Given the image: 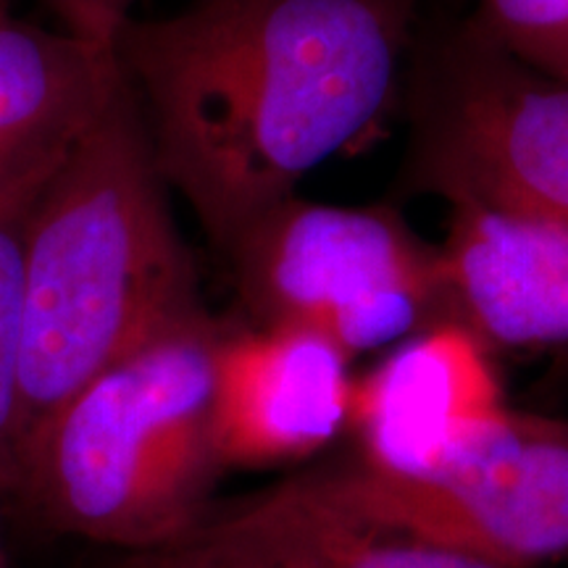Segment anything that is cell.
I'll use <instances>...</instances> for the list:
<instances>
[{
  "label": "cell",
  "instance_id": "obj_8",
  "mask_svg": "<svg viewBox=\"0 0 568 568\" xmlns=\"http://www.w3.org/2000/svg\"><path fill=\"white\" fill-rule=\"evenodd\" d=\"M351 355L295 324L222 322L213 439L224 468L297 464L347 429Z\"/></svg>",
  "mask_w": 568,
  "mask_h": 568
},
{
  "label": "cell",
  "instance_id": "obj_11",
  "mask_svg": "<svg viewBox=\"0 0 568 568\" xmlns=\"http://www.w3.org/2000/svg\"><path fill=\"white\" fill-rule=\"evenodd\" d=\"M119 88L113 42L45 30L0 6V190L67 151Z\"/></svg>",
  "mask_w": 568,
  "mask_h": 568
},
{
  "label": "cell",
  "instance_id": "obj_7",
  "mask_svg": "<svg viewBox=\"0 0 568 568\" xmlns=\"http://www.w3.org/2000/svg\"><path fill=\"white\" fill-rule=\"evenodd\" d=\"M508 410L493 347L445 318L353 382V460L389 477H424L481 443Z\"/></svg>",
  "mask_w": 568,
  "mask_h": 568
},
{
  "label": "cell",
  "instance_id": "obj_6",
  "mask_svg": "<svg viewBox=\"0 0 568 568\" xmlns=\"http://www.w3.org/2000/svg\"><path fill=\"white\" fill-rule=\"evenodd\" d=\"M406 180L450 205L568 226V82L468 21L416 74Z\"/></svg>",
  "mask_w": 568,
  "mask_h": 568
},
{
  "label": "cell",
  "instance_id": "obj_16",
  "mask_svg": "<svg viewBox=\"0 0 568 568\" xmlns=\"http://www.w3.org/2000/svg\"><path fill=\"white\" fill-rule=\"evenodd\" d=\"M6 564H9V560H6V548H3V537H0V568H6Z\"/></svg>",
  "mask_w": 568,
  "mask_h": 568
},
{
  "label": "cell",
  "instance_id": "obj_13",
  "mask_svg": "<svg viewBox=\"0 0 568 568\" xmlns=\"http://www.w3.org/2000/svg\"><path fill=\"white\" fill-rule=\"evenodd\" d=\"M471 21L514 59L568 82V0H479Z\"/></svg>",
  "mask_w": 568,
  "mask_h": 568
},
{
  "label": "cell",
  "instance_id": "obj_12",
  "mask_svg": "<svg viewBox=\"0 0 568 568\" xmlns=\"http://www.w3.org/2000/svg\"><path fill=\"white\" fill-rule=\"evenodd\" d=\"M63 153L38 163L0 190V493H13L17 487L21 272L27 224L40 190L45 187Z\"/></svg>",
  "mask_w": 568,
  "mask_h": 568
},
{
  "label": "cell",
  "instance_id": "obj_9",
  "mask_svg": "<svg viewBox=\"0 0 568 568\" xmlns=\"http://www.w3.org/2000/svg\"><path fill=\"white\" fill-rule=\"evenodd\" d=\"M439 247L450 318L493 351L568 345V226L450 205Z\"/></svg>",
  "mask_w": 568,
  "mask_h": 568
},
{
  "label": "cell",
  "instance_id": "obj_1",
  "mask_svg": "<svg viewBox=\"0 0 568 568\" xmlns=\"http://www.w3.org/2000/svg\"><path fill=\"white\" fill-rule=\"evenodd\" d=\"M414 0H190L113 34L163 184L224 255L395 103Z\"/></svg>",
  "mask_w": 568,
  "mask_h": 568
},
{
  "label": "cell",
  "instance_id": "obj_15",
  "mask_svg": "<svg viewBox=\"0 0 568 568\" xmlns=\"http://www.w3.org/2000/svg\"><path fill=\"white\" fill-rule=\"evenodd\" d=\"M130 566H132V568H153L151 564H148V560H145V558H140V556H138V558H134Z\"/></svg>",
  "mask_w": 568,
  "mask_h": 568
},
{
  "label": "cell",
  "instance_id": "obj_10",
  "mask_svg": "<svg viewBox=\"0 0 568 568\" xmlns=\"http://www.w3.org/2000/svg\"><path fill=\"white\" fill-rule=\"evenodd\" d=\"M142 558L153 568H497L345 521L287 481Z\"/></svg>",
  "mask_w": 568,
  "mask_h": 568
},
{
  "label": "cell",
  "instance_id": "obj_3",
  "mask_svg": "<svg viewBox=\"0 0 568 568\" xmlns=\"http://www.w3.org/2000/svg\"><path fill=\"white\" fill-rule=\"evenodd\" d=\"M219 329L203 308L88 382L21 447L13 493L63 535L138 556L187 537L224 471L213 439Z\"/></svg>",
  "mask_w": 568,
  "mask_h": 568
},
{
  "label": "cell",
  "instance_id": "obj_14",
  "mask_svg": "<svg viewBox=\"0 0 568 568\" xmlns=\"http://www.w3.org/2000/svg\"><path fill=\"white\" fill-rule=\"evenodd\" d=\"M63 21V30L80 38L113 42L119 27L132 17L134 0H48Z\"/></svg>",
  "mask_w": 568,
  "mask_h": 568
},
{
  "label": "cell",
  "instance_id": "obj_5",
  "mask_svg": "<svg viewBox=\"0 0 568 568\" xmlns=\"http://www.w3.org/2000/svg\"><path fill=\"white\" fill-rule=\"evenodd\" d=\"M287 485L345 521L487 566L535 568L568 556L566 418L510 408L481 443L424 477L345 460Z\"/></svg>",
  "mask_w": 568,
  "mask_h": 568
},
{
  "label": "cell",
  "instance_id": "obj_4",
  "mask_svg": "<svg viewBox=\"0 0 568 568\" xmlns=\"http://www.w3.org/2000/svg\"><path fill=\"white\" fill-rule=\"evenodd\" d=\"M222 258L243 318L305 326L351 358L450 318L439 247L385 205L297 193L261 213Z\"/></svg>",
  "mask_w": 568,
  "mask_h": 568
},
{
  "label": "cell",
  "instance_id": "obj_17",
  "mask_svg": "<svg viewBox=\"0 0 568 568\" xmlns=\"http://www.w3.org/2000/svg\"><path fill=\"white\" fill-rule=\"evenodd\" d=\"M0 6H3V3H0Z\"/></svg>",
  "mask_w": 568,
  "mask_h": 568
},
{
  "label": "cell",
  "instance_id": "obj_2",
  "mask_svg": "<svg viewBox=\"0 0 568 568\" xmlns=\"http://www.w3.org/2000/svg\"><path fill=\"white\" fill-rule=\"evenodd\" d=\"M203 308L193 255L122 80L55 163L27 224L19 453L88 382Z\"/></svg>",
  "mask_w": 568,
  "mask_h": 568
}]
</instances>
